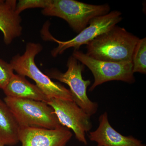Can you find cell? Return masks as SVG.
I'll list each match as a JSON object with an SVG mask.
<instances>
[{
    "label": "cell",
    "mask_w": 146,
    "mask_h": 146,
    "mask_svg": "<svg viewBox=\"0 0 146 146\" xmlns=\"http://www.w3.org/2000/svg\"><path fill=\"white\" fill-rule=\"evenodd\" d=\"M139 39L125 29L116 25L88 43L85 54L98 60L131 62Z\"/></svg>",
    "instance_id": "1"
},
{
    "label": "cell",
    "mask_w": 146,
    "mask_h": 146,
    "mask_svg": "<svg viewBox=\"0 0 146 146\" xmlns=\"http://www.w3.org/2000/svg\"><path fill=\"white\" fill-rule=\"evenodd\" d=\"M43 47L39 43L29 42L23 54H18L11 58L10 63L17 74L31 79L36 85L49 99H58L73 100L70 90L61 84L54 82L41 72L35 61Z\"/></svg>",
    "instance_id": "2"
},
{
    "label": "cell",
    "mask_w": 146,
    "mask_h": 146,
    "mask_svg": "<svg viewBox=\"0 0 146 146\" xmlns=\"http://www.w3.org/2000/svg\"><path fill=\"white\" fill-rule=\"evenodd\" d=\"M110 10L108 4L96 5L75 0H49L42 13L44 16L63 19L74 31L79 33L88 26L91 19L107 14Z\"/></svg>",
    "instance_id": "3"
},
{
    "label": "cell",
    "mask_w": 146,
    "mask_h": 146,
    "mask_svg": "<svg viewBox=\"0 0 146 146\" xmlns=\"http://www.w3.org/2000/svg\"><path fill=\"white\" fill-rule=\"evenodd\" d=\"M4 100L21 128L54 129L61 125L54 110L46 103L7 96Z\"/></svg>",
    "instance_id": "4"
},
{
    "label": "cell",
    "mask_w": 146,
    "mask_h": 146,
    "mask_svg": "<svg viewBox=\"0 0 146 146\" xmlns=\"http://www.w3.org/2000/svg\"><path fill=\"white\" fill-rule=\"evenodd\" d=\"M122 13L118 11H113L102 16H97L91 19L89 26L82 31L72 39L68 41H60L56 39L50 33L49 28L43 27L41 33L45 41L56 42L58 46L51 51L53 57L62 54L66 50L74 48V50H79L82 46L86 45L104 33L108 31L122 20Z\"/></svg>",
    "instance_id": "5"
},
{
    "label": "cell",
    "mask_w": 146,
    "mask_h": 146,
    "mask_svg": "<svg viewBox=\"0 0 146 146\" xmlns=\"http://www.w3.org/2000/svg\"><path fill=\"white\" fill-rule=\"evenodd\" d=\"M84 65L72 56L68 58L67 63L68 70L62 73L56 69L47 70V76L50 79L56 80L66 84L70 87L73 101L87 114L92 116L96 114L98 105L97 103L89 99L87 94V89L91 84L89 80H84L82 76Z\"/></svg>",
    "instance_id": "6"
},
{
    "label": "cell",
    "mask_w": 146,
    "mask_h": 146,
    "mask_svg": "<svg viewBox=\"0 0 146 146\" xmlns=\"http://www.w3.org/2000/svg\"><path fill=\"white\" fill-rule=\"evenodd\" d=\"M72 56L89 68L94 76V81L89 89L90 91L107 82L121 81L128 84L135 82L131 61L117 63L98 60L79 50H74Z\"/></svg>",
    "instance_id": "7"
},
{
    "label": "cell",
    "mask_w": 146,
    "mask_h": 146,
    "mask_svg": "<svg viewBox=\"0 0 146 146\" xmlns=\"http://www.w3.org/2000/svg\"><path fill=\"white\" fill-rule=\"evenodd\" d=\"M47 104L54 110L61 125L72 129L76 138L87 145L86 133L93 126L91 116L73 100L51 98Z\"/></svg>",
    "instance_id": "8"
},
{
    "label": "cell",
    "mask_w": 146,
    "mask_h": 146,
    "mask_svg": "<svg viewBox=\"0 0 146 146\" xmlns=\"http://www.w3.org/2000/svg\"><path fill=\"white\" fill-rule=\"evenodd\" d=\"M72 133L61 125L54 129L38 127H21L19 141L22 146H66Z\"/></svg>",
    "instance_id": "9"
},
{
    "label": "cell",
    "mask_w": 146,
    "mask_h": 146,
    "mask_svg": "<svg viewBox=\"0 0 146 146\" xmlns=\"http://www.w3.org/2000/svg\"><path fill=\"white\" fill-rule=\"evenodd\" d=\"M99 122L97 129L88 135L97 146H146L141 140L131 136H123L115 130L110 123L107 112L100 115Z\"/></svg>",
    "instance_id": "10"
},
{
    "label": "cell",
    "mask_w": 146,
    "mask_h": 146,
    "mask_svg": "<svg viewBox=\"0 0 146 146\" xmlns=\"http://www.w3.org/2000/svg\"><path fill=\"white\" fill-rule=\"evenodd\" d=\"M16 0H0V31L6 45L10 44L23 32L22 18L16 11Z\"/></svg>",
    "instance_id": "11"
},
{
    "label": "cell",
    "mask_w": 146,
    "mask_h": 146,
    "mask_svg": "<svg viewBox=\"0 0 146 146\" xmlns=\"http://www.w3.org/2000/svg\"><path fill=\"white\" fill-rule=\"evenodd\" d=\"M6 96L25 99L48 103L49 99L35 84L27 80L25 77L14 74L3 90Z\"/></svg>",
    "instance_id": "12"
},
{
    "label": "cell",
    "mask_w": 146,
    "mask_h": 146,
    "mask_svg": "<svg viewBox=\"0 0 146 146\" xmlns=\"http://www.w3.org/2000/svg\"><path fill=\"white\" fill-rule=\"evenodd\" d=\"M21 127L12 111L0 99V144L15 145L19 142Z\"/></svg>",
    "instance_id": "13"
},
{
    "label": "cell",
    "mask_w": 146,
    "mask_h": 146,
    "mask_svg": "<svg viewBox=\"0 0 146 146\" xmlns=\"http://www.w3.org/2000/svg\"><path fill=\"white\" fill-rule=\"evenodd\" d=\"M133 73L146 74V38L139 39L134 48L132 59Z\"/></svg>",
    "instance_id": "14"
},
{
    "label": "cell",
    "mask_w": 146,
    "mask_h": 146,
    "mask_svg": "<svg viewBox=\"0 0 146 146\" xmlns=\"http://www.w3.org/2000/svg\"><path fill=\"white\" fill-rule=\"evenodd\" d=\"M49 0H20L17 3L16 11L20 13L29 9L41 8L44 9L48 5Z\"/></svg>",
    "instance_id": "15"
},
{
    "label": "cell",
    "mask_w": 146,
    "mask_h": 146,
    "mask_svg": "<svg viewBox=\"0 0 146 146\" xmlns=\"http://www.w3.org/2000/svg\"><path fill=\"white\" fill-rule=\"evenodd\" d=\"M12 66L0 58V89L3 90L14 74Z\"/></svg>",
    "instance_id": "16"
},
{
    "label": "cell",
    "mask_w": 146,
    "mask_h": 146,
    "mask_svg": "<svg viewBox=\"0 0 146 146\" xmlns=\"http://www.w3.org/2000/svg\"><path fill=\"white\" fill-rule=\"evenodd\" d=\"M0 146H5L3 145H1V144H0Z\"/></svg>",
    "instance_id": "17"
}]
</instances>
